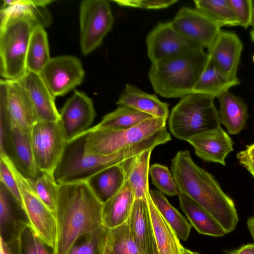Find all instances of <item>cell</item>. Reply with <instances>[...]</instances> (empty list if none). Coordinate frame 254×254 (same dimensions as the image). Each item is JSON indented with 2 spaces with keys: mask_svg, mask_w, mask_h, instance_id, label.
Instances as JSON below:
<instances>
[{
  "mask_svg": "<svg viewBox=\"0 0 254 254\" xmlns=\"http://www.w3.org/2000/svg\"><path fill=\"white\" fill-rule=\"evenodd\" d=\"M0 153L7 155L26 178H34L42 173L34 158L30 133L21 132L2 116H0Z\"/></svg>",
  "mask_w": 254,
  "mask_h": 254,
  "instance_id": "11",
  "label": "cell"
},
{
  "mask_svg": "<svg viewBox=\"0 0 254 254\" xmlns=\"http://www.w3.org/2000/svg\"><path fill=\"white\" fill-rule=\"evenodd\" d=\"M251 26H252V27H254V8H253V19H252Z\"/></svg>",
  "mask_w": 254,
  "mask_h": 254,
  "instance_id": "50",
  "label": "cell"
},
{
  "mask_svg": "<svg viewBox=\"0 0 254 254\" xmlns=\"http://www.w3.org/2000/svg\"><path fill=\"white\" fill-rule=\"evenodd\" d=\"M173 27L187 39L207 50L212 46L221 28L195 8H181L173 20Z\"/></svg>",
  "mask_w": 254,
  "mask_h": 254,
  "instance_id": "15",
  "label": "cell"
},
{
  "mask_svg": "<svg viewBox=\"0 0 254 254\" xmlns=\"http://www.w3.org/2000/svg\"><path fill=\"white\" fill-rule=\"evenodd\" d=\"M171 169L180 192L201 206L227 234L235 229L239 217L233 200L211 174L193 161L189 150L177 153Z\"/></svg>",
  "mask_w": 254,
  "mask_h": 254,
  "instance_id": "1",
  "label": "cell"
},
{
  "mask_svg": "<svg viewBox=\"0 0 254 254\" xmlns=\"http://www.w3.org/2000/svg\"><path fill=\"white\" fill-rule=\"evenodd\" d=\"M43 26L34 15L0 13V73L4 79L16 80L26 71V56L34 28Z\"/></svg>",
  "mask_w": 254,
  "mask_h": 254,
  "instance_id": "5",
  "label": "cell"
},
{
  "mask_svg": "<svg viewBox=\"0 0 254 254\" xmlns=\"http://www.w3.org/2000/svg\"><path fill=\"white\" fill-rule=\"evenodd\" d=\"M39 74L56 98L64 95L80 85L85 72L78 58L64 55L51 58Z\"/></svg>",
  "mask_w": 254,
  "mask_h": 254,
  "instance_id": "12",
  "label": "cell"
},
{
  "mask_svg": "<svg viewBox=\"0 0 254 254\" xmlns=\"http://www.w3.org/2000/svg\"><path fill=\"white\" fill-rule=\"evenodd\" d=\"M126 181L122 162L100 171L86 182L97 197L104 203L121 190Z\"/></svg>",
  "mask_w": 254,
  "mask_h": 254,
  "instance_id": "24",
  "label": "cell"
},
{
  "mask_svg": "<svg viewBox=\"0 0 254 254\" xmlns=\"http://www.w3.org/2000/svg\"><path fill=\"white\" fill-rule=\"evenodd\" d=\"M116 104L125 106L147 114L153 117L167 120L169 105L159 100L155 94H149L134 85L127 84Z\"/></svg>",
  "mask_w": 254,
  "mask_h": 254,
  "instance_id": "22",
  "label": "cell"
},
{
  "mask_svg": "<svg viewBox=\"0 0 254 254\" xmlns=\"http://www.w3.org/2000/svg\"><path fill=\"white\" fill-rule=\"evenodd\" d=\"M250 35L251 40L254 43V27H253V28L251 31Z\"/></svg>",
  "mask_w": 254,
  "mask_h": 254,
  "instance_id": "48",
  "label": "cell"
},
{
  "mask_svg": "<svg viewBox=\"0 0 254 254\" xmlns=\"http://www.w3.org/2000/svg\"><path fill=\"white\" fill-rule=\"evenodd\" d=\"M166 120L152 117L127 129L85 131V152L108 155L134 145L166 128Z\"/></svg>",
  "mask_w": 254,
  "mask_h": 254,
  "instance_id": "7",
  "label": "cell"
},
{
  "mask_svg": "<svg viewBox=\"0 0 254 254\" xmlns=\"http://www.w3.org/2000/svg\"><path fill=\"white\" fill-rule=\"evenodd\" d=\"M239 21V25L247 29L251 26L254 3L252 0H228Z\"/></svg>",
  "mask_w": 254,
  "mask_h": 254,
  "instance_id": "38",
  "label": "cell"
},
{
  "mask_svg": "<svg viewBox=\"0 0 254 254\" xmlns=\"http://www.w3.org/2000/svg\"><path fill=\"white\" fill-rule=\"evenodd\" d=\"M109 229L102 225L77 238L67 254H104Z\"/></svg>",
  "mask_w": 254,
  "mask_h": 254,
  "instance_id": "34",
  "label": "cell"
},
{
  "mask_svg": "<svg viewBox=\"0 0 254 254\" xmlns=\"http://www.w3.org/2000/svg\"><path fill=\"white\" fill-rule=\"evenodd\" d=\"M178 196L181 209L199 233L216 237L227 234L219 223L194 200L180 191Z\"/></svg>",
  "mask_w": 254,
  "mask_h": 254,
  "instance_id": "28",
  "label": "cell"
},
{
  "mask_svg": "<svg viewBox=\"0 0 254 254\" xmlns=\"http://www.w3.org/2000/svg\"><path fill=\"white\" fill-rule=\"evenodd\" d=\"M60 115V121L68 141L89 128L96 113L92 99L84 92L76 90L66 100Z\"/></svg>",
  "mask_w": 254,
  "mask_h": 254,
  "instance_id": "16",
  "label": "cell"
},
{
  "mask_svg": "<svg viewBox=\"0 0 254 254\" xmlns=\"http://www.w3.org/2000/svg\"><path fill=\"white\" fill-rule=\"evenodd\" d=\"M227 254H254V243L243 245L233 251H226Z\"/></svg>",
  "mask_w": 254,
  "mask_h": 254,
  "instance_id": "44",
  "label": "cell"
},
{
  "mask_svg": "<svg viewBox=\"0 0 254 254\" xmlns=\"http://www.w3.org/2000/svg\"><path fill=\"white\" fill-rule=\"evenodd\" d=\"M49 52L45 28L38 25L33 30L29 40L26 56V70L40 74L51 59Z\"/></svg>",
  "mask_w": 254,
  "mask_h": 254,
  "instance_id": "31",
  "label": "cell"
},
{
  "mask_svg": "<svg viewBox=\"0 0 254 254\" xmlns=\"http://www.w3.org/2000/svg\"><path fill=\"white\" fill-rule=\"evenodd\" d=\"M36 243L38 254H53L49 250V247L36 236Z\"/></svg>",
  "mask_w": 254,
  "mask_h": 254,
  "instance_id": "45",
  "label": "cell"
},
{
  "mask_svg": "<svg viewBox=\"0 0 254 254\" xmlns=\"http://www.w3.org/2000/svg\"><path fill=\"white\" fill-rule=\"evenodd\" d=\"M122 6L131 7L146 9H160L170 6L177 0H114Z\"/></svg>",
  "mask_w": 254,
  "mask_h": 254,
  "instance_id": "39",
  "label": "cell"
},
{
  "mask_svg": "<svg viewBox=\"0 0 254 254\" xmlns=\"http://www.w3.org/2000/svg\"><path fill=\"white\" fill-rule=\"evenodd\" d=\"M214 98L196 93L181 98L169 116L168 125L172 134L188 141L194 135L220 125Z\"/></svg>",
  "mask_w": 254,
  "mask_h": 254,
  "instance_id": "6",
  "label": "cell"
},
{
  "mask_svg": "<svg viewBox=\"0 0 254 254\" xmlns=\"http://www.w3.org/2000/svg\"><path fill=\"white\" fill-rule=\"evenodd\" d=\"M106 247L114 254H143L131 234L127 221L109 229Z\"/></svg>",
  "mask_w": 254,
  "mask_h": 254,
  "instance_id": "35",
  "label": "cell"
},
{
  "mask_svg": "<svg viewBox=\"0 0 254 254\" xmlns=\"http://www.w3.org/2000/svg\"><path fill=\"white\" fill-rule=\"evenodd\" d=\"M247 226L254 241V215L248 219Z\"/></svg>",
  "mask_w": 254,
  "mask_h": 254,
  "instance_id": "46",
  "label": "cell"
},
{
  "mask_svg": "<svg viewBox=\"0 0 254 254\" xmlns=\"http://www.w3.org/2000/svg\"><path fill=\"white\" fill-rule=\"evenodd\" d=\"M246 151L250 155H254V143L247 146Z\"/></svg>",
  "mask_w": 254,
  "mask_h": 254,
  "instance_id": "47",
  "label": "cell"
},
{
  "mask_svg": "<svg viewBox=\"0 0 254 254\" xmlns=\"http://www.w3.org/2000/svg\"><path fill=\"white\" fill-rule=\"evenodd\" d=\"M29 223L22 205L0 185V238L5 243L18 240Z\"/></svg>",
  "mask_w": 254,
  "mask_h": 254,
  "instance_id": "19",
  "label": "cell"
},
{
  "mask_svg": "<svg viewBox=\"0 0 254 254\" xmlns=\"http://www.w3.org/2000/svg\"><path fill=\"white\" fill-rule=\"evenodd\" d=\"M113 22L114 17L108 0H85L80 3V44L83 54H89L102 44Z\"/></svg>",
  "mask_w": 254,
  "mask_h": 254,
  "instance_id": "10",
  "label": "cell"
},
{
  "mask_svg": "<svg viewBox=\"0 0 254 254\" xmlns=\"http://www.w3.org/2000/svg\"><path fill=\"white\" fill-rule=\"evenodd\" d=\"M28 179L39 198L55 214L59 185L56 183L54 175L41 173L34 178Z\"/></svg>",
  "mask_w": 254,
  "mask_h": 254,
  "instance_id": "36",
  "label": "cell"
},
{
  "mask_svg": "<svg viewBox=\"0 0 254 254\" xmlns=\"http://www.w3.org/2000/svg\"><path fill=\"white\" fill-rule=\"evenodd\" d=\"M243 50V44L235 33L221 31L208 50L210 60L230 80H239L237 72Z\"/></svg>",
  "mask_w": 254,
  "mask_h": 254,
  "instance_id": "20",
  "label": "cell"
},
{
  "mask_svg": "<svg viewBox=\"0 0 254 254\" xmlns=\"http://www.w3.org/2000/svg\"><path fill=\"white\" fill-rule=\"evenodd\" d=\"M152 117L130 107L119 106L116 110L104 116L99 123L86 131L127 129Z\"/></svg>",
  "mask_w": 254,
  "mask_h": 254,
  "instance_id": "30",
  "label": "cell"
},
{
  "mask_svg": "<svg viewBox=\"0 0 254 254\" xmlns=\"http://www.w3.org/2000/svg\"><path fill=\"white\" fill-rule=\"evenodd\" d=\"M135 199L132 189L126 180L121 190L103 203V225L112 229L127 221Z\"/></svg>",
  "mask_w": 254,
  "mask_h": 254,
  "instance_id": "23",
  "label": "cell"
},
{
  "mask_svg": "<svg viewBox=\"0 0 254 254\" xmlns=\"http://www.w3.org/2000/svg\"><path fill=\"white\" fill-rule=\"evenodd\" d=\"M253 62L254 63V55L253 56Z\"/></svg>",
  "mask_w": 254,
  "mask_h": 254,
  "instance_id": "53",
  "label": "cell"
},
{
  "mask_svg": "<svg viewBox=\"0 0 254 254\" xmlns=\"http://www.w3.org/2000/svg\"><path fill=\"white\" fill-rule=\"evenodd\" d=\"M7 164L17 184L22 200V207L28 218L29 227L35 236L46 246L54 249L57 224L55 214L41 200L32 187L29 179L17 169L4 154H0Z\"/></svg>",
  "mask_w": 254,
  "mask_h": 254,
  "instance_id": "8",
  "label": "cell"
},
{
  "mask_svg": "<svg viewBox=\"0 0 254 254\" xmlns=\"http://www.w3.org/2000/svg\"><path fill=\"white\" fill-rule=\"evenodd\" d=\"M104 254H114L108 248L106 247Z\"/></svg>",
  "mask_w": 254,
  "mask_h": 254,
  "instance_id": "49",
  "label": "cell"
},
{
  "mask_svg": "<svg viewBox=\"0 0 254 254\" xmlns=\"http://www.w3.org/2000/svg\"><path fill=\"white\" fill-rule=\"evenodd\" d=\"M236 157L239 163L254 177V155L249 154L246 150H244L238 153Z\"/></svg>",
  "mask_w": 254,
  "mask_h": 254,
  "instance_id": "42",
  "label": "cell"
},
{
  "mask_svg": "<svg viewBox=\"0 0 254 254\" xmlns=\"http://www.w3.org/2000/svg\"><path fill=\"white\" fill-rule=\"evenodd\" d=\"M0 115L21 132L30 133L37 121L32 106L17 80L0 81Z\"/></svg>",
  "mask_w": 254,
  "mask_h": 254,
  "instance_id": "14",
  "label": "cell"
},
{
  "mask_svg": "<svg viewBox=\"0 0 254 254\" xmlns=\"http://www.w3.org/2000/svg\"><path fill=\"white\" fill-rule=\"evenodd\" d=\"M209 60L203 49L188 51L151 64L148 77L154 91L162 97L182 98L192 94Z\"/></svg>",
  "mask_w": 254,
  "mask_h": 254,
  "instance_id": "4",
  "label": "cell"
},
{
  "mask_svg": "<svg viewBox=\"0 0 254 254\" xmlns=\"http://www.w3.org/2000/svg\"><path fill=\"white\" fill-rule=\"evenodd\" d=\"M103 203L86 181L59 185L53 254H67L80 236L103 225Z\"/></svg>",
  "mask_w": 254,
  "mask_h": 254,
  "instance_id": "2",
  "label": "cell"
},
{
  "mask_svg": "<svg viewBox=\"0 0 254 254\" xmlns=\"http://www.w3.org/2000/svg\"><path fill=\"white\" fill-rule=\"evenodd\" d=\"M21 254H38L36 243V236L29 226L19 239Z\"/></svg>",
  "mask_w": 254,
  "mask_h": 254,
  "instance_id": "41",
  "label": "cell"
},
{
  "mask_svg": "<svg viewBox=\"0 0 254 254\" xmlns=\"http://www.w3.org/2000/svg\"><path fill=\"white\" fill-rule=\"evenodd\" d=\"M189 253L190 254H200L199 253L196 252H193L189 250Z\"/></svg>",
  "mask_w": 254,
  "mask_h": 254,
  "instance_id": "52",
  "label": "cell"
},
{
  "mask_svg": "<svg viewBox=\"0 0 254 254\" xmlns=\"http://www.w3.org/2000/svg\"><path fill=\"white\" fill-rule=\"evenodd\" d=\"M190 254L189 253V250H188L186 248H184V250H183V254Z\"/></svg>",
  "mask_w": 254,
  "mask_h": 254,
  "instance_id": "51",
  "label": "cell"
},
{
  "mask_svg": "<svg viewBox=\"0 0 254 254\" xmlns=\"http://www.w3.org/2000/svg\"><path fill=\"white\" fill-rule=\"evenodd\" d=\"M221 124L232 135L239 134L245 127L248 119V107L243 100L229 91L218 98Z\"/></svg>",
  "mask_w": 254,
  "mask_h": 254,
  "instance_id": "25",
  "label": "cell"
},
{
  "mask_svg": "<svg viewBox=\"0 0 254 254\" xmlns=\"http://www.w3.org/2000/svg\"><path fill=\"white\" fill-rule=\"evenodd\" d=\"M127 222L142 254H156L154 230L146 197L135 199Z\"/></svg>",
  "mask_w": 254,
  "mask_h": 254,
  "instance_id": "21",
  "label": "cell"
},
{
  "mask_svg": "<svg viewBox=\"0 0 254 254\" xmlns=\"http://www.w3.org/2000/svg\"><path fill=\"white\" fill-rule=\"evenodd\" d=\"M195 8L220 28L239 25V21L228 0H195Z\"/></svg>",
  "mask_w": 254,
  "mask_h": 254,
  "instance_id": "33",
  "label": "cell"
},
{
  "mask_svg": "<svg viewBox=\"0 0 254 254\" xmlns=\"http://www.w3.org/2000/svg\"><path fill=\"white\" fill-rule=\"evenodd\" d=\"M30 138L38 169L54 175L66 142L60 121L37 122L31 129Z\"/></svg>",
  "mask_w": 254,
  "mask_h": 254,
  "instance_id": "9",
  "label": "cell"
},
{
  "mask_svg": "<svg viewBox=\"0 0 254 254\" xmlns=\"http://www.w3.org/2000/svg\"><path fill=\"white\" fill-rule=\"evenodd\" d=\"M202 160L225 166L227 155L233 150V142L220 125L191 137L188 141Z\"/></svg>",
  "mask_w": 254,
  "mask_h": 254,
  "instance_id": "18",
  "label": "cell"
},
{
  "mask_svg": "<svg viewBox=\"0 0 254 254\" xmlns=\"http://www.w3.org/2000/svg\"><path fill=\"white\" fill-rule=\"evenodd\" d=\"M0 181L22 205L21 197L16 181L9 167L2 158L0 161Z\"/></svg>",
  "mask_w": 254,
  "mask_h": 254,
  "instance_id": "40",
  "label": "cell"
},
{
  "mask_svg": "<svg viewBox=\"0 0 254 254\" xmlns=\"http://www.w3.org/2000/svg\"><path fill=\"white\" fill-rule=\"evenodd\" d=\"M146 198L154 230L156 254H182L184 248L176 233L156 207L150 193Z\"/></svg>",
  "mask_w": 254,
  "mask_h": 254,
  "instance_id": "26",
  "label": "cell"
},
{
  "mask_svg": "<svg viewBox=\"0 0 254 254\" xmlns=\"http://www.w3.org/2000/svg\"><path fill=\"white\" fill-rule=\"evenodd\" d=\"M149 193L156 207L178 238L186 241L190 236L191 224L170 203L164 194L156 190H150Z\"/></svg>",
  "mask_w": 254,
  "mask_h": 254,
  "instance_id": "32",
  "label": "cell"
},
{
  "mask_svg": "<svg viewBox=\"0 0 254 254\" xmlns=\"http://www.w3.org/2000/svg\"><path fill=\"white\" fill-rule=\"evenodd\" d=\"M25 93L37 122H58L60 120L51 94L39 74L27 71L16 80Z\"/></svg>",
  "mask_w": 254,
  "mask_h": 254,
  "instance_id": "17",
  "label": "cell"
},
{
  "mask_svg": "<svg viewBox=\"0 0 254 254\" xmlns=\"http://www.w3.org/2000/svg\"><path fill=\"white\" fill-rule=\"evenodd\" d=\"M149 174L152 183L160 192L170 196L179 195L177 184L167 166L158 163L152 164Z\"/></svg>",
  "mask_w": 254,
  "mask_h": 254,
  "instance_id": "37",
  "label": "cell"
},
{
  "mask_svg": "<svg viewBox=\"0 0 254 254\" xmlns=\"http://www.w3.org/2000/svg\"><path fill=\"white\" fill-rule=\"evenodd\" d=\"M152 150H145L123 162L126 180L132 189L135 199L146 198L149 193V162Z\"/></svg>",
  "mask_w": 254,
  "mask_h": 254,
  "instance_id": "27",
  "label": "cell"
},
{
  "mask_svg": "<svg viewBox=\"0 0 254 254\" xmlns=\"http://www.w3.org/2000/svg\"><path fill=\"white\" fill-rule=\"evenodd\" d=\"M0 254H21L19 239L11 243L0 240Z\"/></svg>",
  "mask_w": 254,
  "mask_h": 254,
  "instance_id": "43",
  "label": "cell"
},
{
  "mask_svg": "<svg viewBox=\"0 0 254 254\" xmlns=\"http://www.w3.org/2000/svg\"><path fill=\"white\" fill-rule=\"evenodd\" d=\"M239 80L229 79L210 60L193 90V93L218 98L231 87L239 84Z\"/></svg>",
  "mask_w": 254,
  "mask_h": 254,
  "instance_id": "29",
  "label": "cell"
},
{
  "mask_svg": "<svg viewBox=\"0 0 254 254\" xmlns=\"http://www.w3.org/2000/svg\"><path fill=\"white\" fill-rule=\"evenodd\" d=\"M146 44L147 56L151 64L191 50L204 49L181 34L171 22L158 23L147 34Z\"/></svg>",
  "mask_w": 254,
  "mask_h": 254,
  "instance_id": "13",
  "label": "cell"
},
{
  "mask_svg": "<svg viewBox=\"0 0 254 254\" xmlns=\"http://www.w3.org/2000/svg\"><path fill=\"white\" fill-rule=\"evenodd\" d=\"M86 133L66 141L61 159L54 172L58 185L87 181L91 176L108 167L120 163L142 152L153 149L167 143L168 137L159 130L134 145L108 155L88 154L85 152Z\"/></svg>",
  "mask_w": 254,
  "mask_h": 254,
  "instance_id": "3",
  "label": "cell"
}]
</instances>
